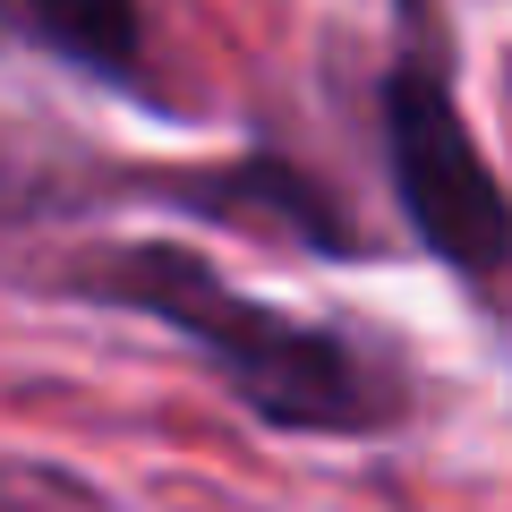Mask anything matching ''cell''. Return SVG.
<instances>
[{
	"label": "cell",
	"instance_id": "6da1fadb",
	"mask_svg": "<svg viewBox=\"0 0 512 512\" xmlns=\"http://www.w3.org/2000/svg\"><path fill=\"white\" fill-rule=\"evenodd\" d=\"M60 291L120 308L137 325H163L188 342V359L274 436H316V444H367L410 427L419 384L384 342L325 316H299L282 299H256L222 274L214 256L180 239H111L69 265Z\"/></svg>",
	"mask_w": 512,
	"mask_h": 512
},
{
	"label": "cell",
	"instance_id": "7a4b0ae2",
	"mask_svg": "<svg viewBox=\"0 0 512 512\" xmlns=\"http://www.w3.org/2000/svg\"><path fill=\"white\" fill-rule=\"evenodd\" d=\"M376 128H384L393 214L478 308H495L512 274V197L470 128V103H461V77H453V35L436 26V0H402V26H393V52H384V77H376Z\"/></svg>",
	"mask_w": 512,
	"mask_h": 512
},
{
	"label": "cell",
	"instance_id": "3957f363",
	"mask_svg": "<svg viewBox=\"0 0 512 512\" xmlns=\"http://www.w3.org/2000/svg\"><path fill=\"white\" fill-rule=\"evenodd\" d=\"M0 52H35L111 94H146L154 77L146 0H0Z\"/></svg>",
	"mask_w": 512,
	"mask_h": 512
}]
</instances>
